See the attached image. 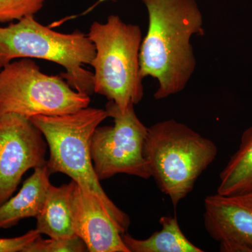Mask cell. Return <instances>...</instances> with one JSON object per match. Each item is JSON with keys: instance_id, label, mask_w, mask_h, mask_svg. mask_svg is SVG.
Returning a JSON list of instances; mask_svg holds the SVG:
<instances>
[{"instance_id": "1", "label": "cell", "mask_w": 252, "mask_h": 252, "mask_svg": "<svg viewBox=\"0 0 252 252\" xmlns=\"http://www.w3.org/2000/svg\"><path fill=\"white\" fill-rule=\"evenodd\" d=\"M149 15L147 35L140 52L142 78L158 82L156 99H165L187 87L196 67L190 44L203 34V17L195 0H142Z\"/></svg>"}, {"instance_id": "2", "label": "cell", "mask_w": 252, "mask_h": 252, "mask_svg": "<svg viewBox=\"0 0 252 252\" xmlns=\"http://www.w3.org/2000/svg\"><path fill=\"white\" fill-rule=\"evenodd\" d=\"M109 117L106 109L86 107L59 116L38 115L30 120L41 131L49 146L46 165L51 174L67 175L98 200L122 234L130 226V217L104 192L93 165L91 139L94 130Z\"/></svg>"}, {"instance_id": "3", "label": "cell", "mask_w": 252, "mask_h": 252, "mask_svg": "<svg viewBox=\"0 0 252 252\" xmlns=\"http://www.w3.org/2000/svg\"><path fill=\"white\" fill-rule=\"evenodd\" d=\"M217 153L212 140L175 119L150 126L144 142L151 177L175 207L193 190Z\"/></svg>"}, {"instance_id": "4", "label": "cell", "mask_w": 252, "mask_h": 252, "mask_svg": "<svg viewBox=\"0 0 252 252\" xmlns=\"http://www.w3.org/2000/svg\"><path fill=\"white\" fill-rule=\"evenodd\" d=\"M89 37L95 47L94 91L117 104L122 112L140 103L144 97L140 73L142 31L112 15L107 22H94Z\"/></svg>"}, {"instance_id": "5", "label": "cell", "mask_w": 252, "mask_h": 252, "mask_svg": "<svg viewBox=\"0 0 252 252\" xmlns=\"http://www.w3.org/2000/svg\"><path fill=\"white\" fill-rule=\"evenodd\" d=\"M95 56L89 36L75 32L63 34L52 31L28 16L0 27V70L17 59H39L59 64L69 86L87 94L94 91V74L84 69Z\"/></svg>"}, {"instance_id": "6", "label": "cell", "mask_w": 252, "mask_h": 252, "mask_svg": "<svg viewBox=\"0 0 252 252\" xmlns=\"http://www.w3.org/2000/svg\"><path fill=\"white\" fill-rule=\"evenodd\" d=\"M89 94L74 91L60 76L46 75L29 59L10 63L0 70V117L17 114L59 116L89 107Z\"/></svg>"}, {"instance_id": "7", "label": "cell", "mask_w": 252, "mask_h": 252, "mask_svg": "<svg viewBox=\"0 0 252 252\" xmlns=\"http://www.w3.org/2000/svg\"><path fill=\"white\" fill-rule=\"evenodd\" d=\"M134 106L122 112L109 101L106 111L114 119V126L98 127L91 139V152L94 172L99 180L127 174L150 178L144 146L148 127L137 117Z\"/></svg>"}, {"instance_id": "8", "label": "cell", "mask_w": 252, "mask_h": 252, "mask_svg": "<svg viewBox=\"0 0 252 252\" xmlns=\"http://www.w3.org/2000/svg\"><path fill=\"white\" fill-rule=\"evenodd\" d=\"M46 152L42 133L29 119L13 113L0 117V205L28 170L46 165Z\"/></svg>"}, {"instance_id": "9", "label": "cell", "mask_w": 252, "mask_h": 252, "mask_svg": "<svg viewBox=\"0 0 252 252\" xmlns=\"http://www.w3.org/2000/svg\"><path fill=\"white\" fill-rule=\"evenodd\" d=\"M204 225L221 252H252V192L204 200Z\"/></svg>"}, {"instance_id": "10", "label": "cell", "mask_w": 252, "mask_h": 252, "mask_svg": "<svg viewBox=\"0 0 252 252\" xmlns=\"http://www.w3.org/2000/svg\"><path fill=\"white\" fill-rule=\"evenodd\" d=\"M75 234L91 252H130L117 223L97 199L76 183L72 195Z\"/></svg>"}, {"instance_id": "11", "label": "cell", "mask_w": 252, "mask_h": 252, "mask_svg": "<svg viewBox=\"0 0 252 252\" xmlns=\"http://www.w3.org/2000/svg\"><path fill=\"white\" fill-rule=\"evenodd\" d=\"M51 175L46 164L36 167L32 175L23 182L19 192L0 205V230L11 228L20 220L39 215L51 185Z\"/></svg>"}, {"instance_id": "12", "label": "cell", "mask_w": 252, "mask_h": 252, "mask_svg": "<svg viewBox=\"0 0 252 252\" xmlns=\"http://www.w3.org/2000/svg\"><path fill=\"white\" fill-rule=\"evenodd\" d=\"M76 182L61 187L50 185L44 205L36 216V229L49 238H69L75 234L72 195Z\"/></svg>"}, {"instance_id": "13", "label": "cell", "mask_w": 252, "mask_h": 252, "mask_svg": "<svg viewBox=\"0 0 252 252\" xmlns=\"http://www.w3.org/2000/svg\"><path fill=\"white\" fill-rule=\"evenodd\" d=\"M217 193L231 195L252 192V126L244 131L238 150L220 175Z\"/></svg>"}, {"instance_id": "14", "label": "cell", "mask_w": 252, "mask_h": 252, "mask_svg": "<svg viewBox=\"0 0 252 252\" xmlns=\"http://www.w3.org/2000/svg\"><path fill=\"white\" fill-rule=\"evenodd\" d=\"M161 230L145 240H137L128 233L122 240L130 252H203L194 245L181 230L176 217L162 216L159 220Z\"/></svg>"}, {"instance_id": "15", "label": "cell", "mask_w": 252, "mask_h": 252, "mask_svg": "<svg viewBox=\"0 0 252 252\" xmlns=\"http://www.w3.org/2000/svg\"><path fill=\"white\" fill-rule=\"evenodd\" d=\"M87 247L77 235L69 238L49 239L39 237L32 242L23 252H84Z\"/></svg>"}, {"instance_id": "16", "label": "cell", "mask_w": 252, "mask_h": 252, "mask_svg": "<svg viewBox=\"0 0 252 252\" xmlns=\"http://www.w3.org/2000/svg\"><path fill=\"white\" fill-rule=\"evenodd\" d=\"M44 1L45 0H0V23L34 16L43 7Z\"/></svg>"}, {"instance_id": "17", "label": "cell", "mask_w": 252, "mask_h": 252, "mask_svg": "<svg viewBox=\"0 0 252 252\" xmlns=\"http://www.w3.org/2000/svg\"><path fill=\"white\" fill-rule=\"evenodd\" d=\"M41 236L37 230H31L21 236L0 238V252H23L28 245Z\"/></svg>"}]
</instances>
